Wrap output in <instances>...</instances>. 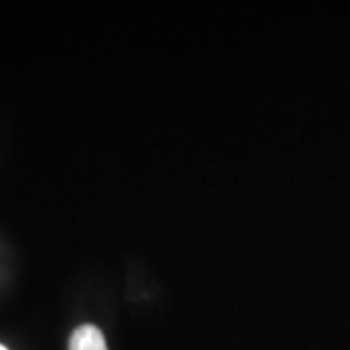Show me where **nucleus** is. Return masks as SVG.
I'll list each match as a JSON object with an SVG mask.
<instances>
[{"label": "nucleus", "instance_id": "f257e3e1", "mask_svg": "<svg viewBox=\"0 0 350 350\" xmlns=\"http://www.w3.org/2000/svg\"><path fill=\"white\" fill-rule=\"evenodd\" d=\"M68 350H107V344L98 327L85 325L73 331Z\"/></svg>", "mask_w": 350, "mask_h": 350}, {"label": "nucleus", "instance_id": "f03ea898", "mask_svg": "<svg viewBox=\"0 0 350 350\" xmlns=\"http://www.w3.org/2000/svg\"><path fill=\"white\" fill-rule=\"evenodd\" d=\"M0 350H8V349H7V347H3V345L0 344Z\"/></svg>", "mask_w": 350, "mask_h": 350}]
</instances>
